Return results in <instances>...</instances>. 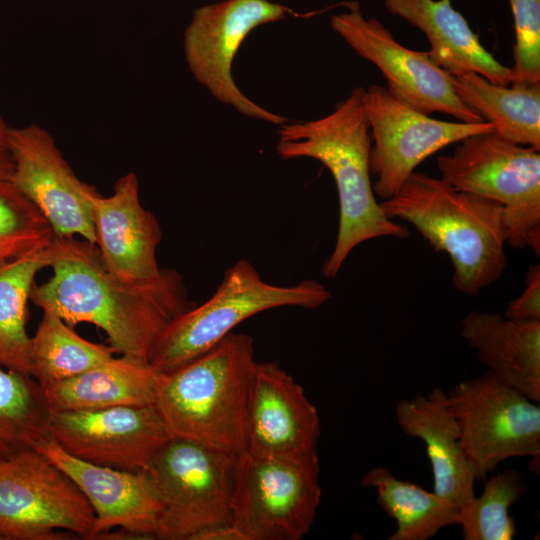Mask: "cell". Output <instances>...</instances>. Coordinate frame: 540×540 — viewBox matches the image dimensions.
Returning a JSON list of instances; mask_svg holds the SVG:
<instances>
[{
	"mask_svg": "<svg viewBox=\"0 0 540 540\" xmlns=\"http://www.w3.org/2000/svg\"><path fill=\"white\" fill-rule=\"evenodd\" d=\"M51 277L33 286L30 301L71 327L102 329L116 353L150 364L168 325L194 306L182 277L168 271L158 283L131 286L104 265L96 245L77 237H54L49 246Z\"/></svg>",
	"mask_w": 540,
	"mask_h": 540,
	"instance_id": "cell-1",
	"label": "cell"
},
{
	"mask_svg": "<svg viewBox=\"0 0 540 540\" xmlns=\"http://www.w3.org/2000/svg\"><path fill=\"white\" fill-rule=\"evenodd\" d=\"M365 89L356 87L328 115L308 122L280 125L277 153L285 160L307 157L321 162L334 178L339 198V228L331 255L322 267L334 278L350 252L380 237H409L376 201L370 180V126L363 105Z\"/></svg>",
	"mask_w": 540,
	"mask_h": 540,
	"instance_id": "cell-2",
	"label": "cell"
},
{
	"mask_svg": "<svg viewBox=\"0 0 540 540\" xmlns=\"http://www.w3.org/2000/svg\"><path fill=\"white\" fill-rule=\"evenodd\" d=\"M257 361L251 336L229 333L168 372H158L155 406L171 437L241 455Z\"/></svg>",
	"mask_w": 540,
	"mask_h": 540,
	"instance_id": "cell-3",
	"label": "cell"
},
{
	"mask_svg": "<svg viewBox=\"0 0 540 540\" xmlns=\"http://www.w3.org/2000/svg\"><path fill=\"white\" fill-rule=\"evenodd\" d=\"M379 204L388 218L409 222L436 251L449 255L459 292L475 296L502 276L506 229L499 203L414 171Z\"/></svg>",
	"mask_w": 540,
	"mask_h": 540,
	"instance_id": "cell-4",
	"label": "cell"
},
{
	"mask_svg": "<svg viewBox=\"0 0 540 540\" xmlns=\"http://www.w3.org/2000/svg\"><path fill=\"white\" fill-rule=\"evenodd\" d=\"M331 297L321 283L311 279L292 286L269 284L247 259H241L226 270L208 300L168 325L153 350L150 365L157 372L171 371L204 353L258 313L284 306L316 309Z\"/></svg>",
	"mask_w": 540,
	"mask_h": 540,
	"instance_id": "cell-5",
	"label": "cell"
},
{
	"mask_svg": "<svg viewBox=\"0 0 540 540\" xmlns=\"http://www.w3.org/2000/svg\"><path fill=\"white\" fill-rule=\"evenodd\" d=\"M437 158L441 180L452 188L493 200L504 208L506 243L540 254V154L493 132L460 141Z\"/></svg>",
	"mask_w": 540,
	"mask_h": 540,
	"instance_id": "cell-6",
	"label": "cell"
},
{
	"mask_svg": "<svg viewBox=\"0 0 540 540\" xmlns=\"http://www.w3.org/2000/svg\"><path fill=\"white\" fill-rule=\"evenodd\" d=\"M238 457L182 438L163 444L147 470L162 505L156 539L191 540L231 523Z\"/></svg>",
	"mask_w": 540,
	"mask_h": 540,
	"instance_id": "cell-7",
	"label": "cell"
},
{
	"mask_svg": "<svg viewBox=\"0 0 540 540\" xmlns=\"http://www.w3.org/2000/svg\"><path fill=\"white\" fill-rule=\"evenodd\" d=\"M318 455L288 459L244 452L234 475L231 523L246 540H300L322 491Z\"/></svg>",
	"mask_w": 540,
	"mask_h": 540,
	"instance_id": "cell-8",
	"label": "cell"
},
{
	"mask_svg": "<svg viewBox=\"0 0 540 540\" xmlns=\"http://www.w3.org/2000/svg\"><path fill=\"white\" fill-rule=\"evenodd\" d=\"M94 511L73 480L38 449L0 459L2 540L87 539Z\"/></svg>",
	"mask_w": 540,
	"mask_h": 540,
	"instance_id": "cell-9",
	"label": "cell"
},
{
	"mask_svg": "<svg viewBox=\"0 0 540 540\" xmlns=\"http://www.w3.org/2000/svg\"><path fill=\"white\" fill-rule=\"evenodd\" d=\"M449 408L476 481L503 461L540 455V406L491 372L447 392Z\"/></svg>",
	"mask_w": 540,
	"mask_h": 540,
	"instance_id": "cell-10",
	"label": "cell"
},
{
	"mask_svg": "<svg viewBox=\"0 0 540 540\" xmlns=\"http://www.w3.org/2000/svg\"><path fill=\"white\" fill-rule=\"evenodd\" d=\"M288 14L296 15L289 7L269 0H224L197 8L183 41L190 72L216 100L242 115L274 125L287 122L241 92L232 77V64L252 30Z\"/></svg>",
	"mask_w": 540,
	"mask_h": 540,
	"instance_id": "cell-11",
	"label": "cell"
},
{
	"mask_svg": "<svg viewBox=\"0 0 540 540\" xmlns=\"http://www.w3.org/2000/svg\"><path fill=\"white\" fill-rule=\"evenodd\" d=\"M347 11L331 16L332 29L362 58L372 62L384 75L389 93L405 105L430 115L440 112L460 122L484 120L455 93L452 75L428 55L396 41L377 19L363 16L357 2Z\"/></svg>",
	"mask_w": 540,
	"mask_h": 540,
	"instance_id": "cell-12",
	"label": "cell"
},
{
	"mask_svg": "<svg viewBox=\"0 0 540 540\" xmlns=\"http://www.w3.org/2000/svg\"><path fill=\"white\" fill-rule=\"evenodd\" d=\"M372 132L370 174L374 194L390 198L415 168L440 149L464 138L493 132L492 124L447 122L431 118L394 98L386 87L372 85L363 94Z\"/></svg>",
	"mask_w": 540,
	"mask_h": 540,
	"instance_id": "cell-13",
	"label": "cell"
},
{
	"mask_svg": "<svg viewBox=\"0 0 540 540\" xmlns=\"http://www.w3.org/2000/svg\"><path fill=\"white\" fill-rule=\"evenodd\" d=\"M14 186L45 217L55 237H80L96 245L95 187L80 180L54 137L38 124L11 127Z\"/></svg>",
	"mask_w": 540,
	"mask_h": 540,
	"instance_id": "cell-14",
	"label": "cell"
},
{
	"mask_svg": "<svg viewBox=\"0 0 540 540\" xmlns=\"http://www.w3.org/2000/svg\"><path fill=\"white\" fill-rule=\"evenodd\" d=\"M49 433L68 454L100 466L147 471L171 437L154 405L51 411Z\"/></svg>",
	"mask_w": 540,
	"mask_h": 540,
	"instance_id": "cell-15",
	"label": "cell"
},
{
	"mask_svg": "<svg viewBox=\"0 0 540 540\" xmlns=\"http://www.w3.org/2000/svg\"><path fill=\"white\" fill-rule=\"evenodd\" d=\"M320 418L314 404L277 362H257L248 396L246 452L288 459L318 455Z\"/></svg>",
	"mask_w": 540,
	"mask_h": 540,
	"instance_id": "cell-16",
	"label": "cell"
},
{
	"mask_svg": "<svg viewBox=\"0 0 540 540\" xmlns=\"http://www.w3.org/2000/svg\"><path fill=\"white\" fill-rule=\"evenodd\" d=\"M96 246L106 268L131 286L158 283L169 269L158 266L156 252L162 239L155 215L144 208L134 172L121 176L113 193L93 197Z\"/></svg>",
	"mask_w": 540,
	"mask_h": 540,
	"instance_id": "cell-17",
	"label": "cell"
},
{
	"mask_svg": "<svg viewBox=\"0 0 540 540\" xmlns=\"http://www.w3.org/2000/svg\"><path fill=\"white\" fill-rule=\"evenodd\" d=\"M63 470L90 503L95 521L87 539L119 528L137 538H154L162 505L147 471L95 465L60 448L52 439L38 448Z\"/></svg>",
	"mask_w": 540,
	"mask_h": 540,
	"instance_id": "cell-18",
	"label": "cell"
},
{
	"mask_svg": "<svg viewBox=\"0 0 540 540\" xmlns=\"http://www.w3.org/2000/svg\"><path fill=\"white\" fill-rule=\"evenodd\" d=\"M395 417L402 432L420 439L433 474V492L458 509L474 497L476 476L462 447L447 392L433 388L427 395L400 400Z\"/></svg>",
	"mask_w": 540,
	"mask_h": 540,
	"instance_id": "cell-19",
	"label": "cell"
},
{
	"mask_svg": "<svg viewBox=\"0 0 540 540\" xmlns=\"http://www.w3.org/2000/svg\"><path fill=\"white\" fill-rule=\"evenodd\" d=\"M384 6L426 35L429 57L452 76L474 72L497 85L512 83L511 68L483 47L451 0H384Z\"/></svg>",
	"mask_w": 540,
	"mask_h": 540,
	"instance_id": "cell-20",
	"label": "cell"
},
{
	"mask_svg": "<svg viewBox=\"0 0 540 540\" xmlns=\"http://www.w3.org/2000/svg\"><path fill=\"white\" fill-rule=\"evenodd\" d=\"M461 336L487 371L540 402V320L471 311L461 321Z\"/></svg>",
	"mask_w": 540,
	"mask_h": 540,
	"instance_id": "cell-21",
	"label": "cell"
},
{
	"mask_svg": "<svg viewBox=\"0 0 540 540\" xmlns=\"http://www.w3.org/2000/svg\"><path fill=\"white\" fill-rule=\"evenodd\" d=\"M157 378L150 364L121 355L42 389L50 411L145 406L155 404Z\"/></svg>",
	"mask_w": 540,
	"mask_h": 540,
	"instance_id": "cell-22",
	"label": "cell"
},
{
	"mask_svg": "<svg viewBox=\"0 0 540 540\" xmlns=\"http://www.w3.org/2000/svg\"><path fill=\"white\" fill-rule=\"evenodd\" d=\"M460 100L511 143L540 150V83L513 82L511 87L467 72L452 76Z\"/></svg>",
	"mask_w": 540,
	"mask_h": 540,
	"instance_id": "cell-23",
	"label": "cell"
},
{
	"mask_svg": "<svg viewBox=\"0 0 540 540\" xmlns=\"http://www.w3.org/2000/svg\"><path fill=\"white\" fill-rule=\"evenodd\" d=\"M361 485L376 493L379 507L396 522L388 540H428L455 525L459 509L421 486L397 478L388 468L368 470Z\"/></svg>",
	"mask_w": 540,
	"mask_h": 540,
	"instance_id": "cell-24",
	"label": "cell"
},
{
	"mask_svg": "<svg viewBox=\"0 0 540 540\" xmlns=\"http://www.w3.org/2000/svg\"><path fill=\"white\" fill-rule=\"evenodd\" d=\"M50 246V245H49ZM49 246L0 264V367L30 375L27 303L36 275L49 267Z\"/></svg>",
	"mask_w": 540,
	"mask_h": 540,
	"instance_id": "cell-25",
	"label": "cell"
},
{
	"mask_svg": "<svg viewBox=\"0 0 540 540\" xmlns=\"http://www.w3.org/2000/svg\"><path fill=\"white\" fill-rule=\"evenodd\" d=\"M30 337V375L41 387L77 376L113 357L114 349L88 341L49 310Z\"/></svg>",
	"mask_w": 540,
	"mask_h": 540,
	"instance_id": "cell-26",
	"label": "cell"
},
{
	"mask_svg": "<svg viewBox=\"0 0 540 540\" xmlns=\"http://www.w3.org/2000/svg\"><path fill=\"white\" fill-rule=\"evenodd\" d=\"M50 413L43 389L31 375L0 367V459L50 440Z\"/></svg>",
	"mask_w": 540,
	"mask_h": 540,
	"instance_id": "cell-27",
	"label": "cell"
},
{
	"mask_svg": "<svg viewBox=\"0 0 540 540\" xmlns=\"http://www.w3.org/2000/svg\"><path fill=\"white\" fill-rule=\"evenodd\" d=\"M521 473L507 468L485 479L483 491L459 509L456 525L464 540H512L516 536L515 518L509 509L526 493Z\"/></svg>",
	"mask_w": 540,
	"mask_h": 540,
	"instance_id": "cell-28",
	"label": "cell"
},
{
	"mask_svg": "<svg viewBox=\"0 0 540 540\" xmlns=\"http://www.w3.org/2000/svg\"><path fill=\"white\" fill-rule=\"evenodd\" d=\"M54 232L40 211L11 182L0 181V264L48 247Z\"/></svg>",
	"mask_w": 540,
	"mask_h": 540,
	"instance_id": "cell-29",
	"label": "cell"
},
{
	"mask_svg": "<svg viewBox=\"0 0 540 540\" xmlns=\"http://www.w3.org/2000/svg\"><path fill=\"white\" fill-rule=\"evenodd\" d=\"M516 42L513 82L540 83V0H509Z\"/></svg>",
	"mask_w": 540,
	"mask_h": 540,
	"instance_id": "cell-30",
	"label": "cell"
},
{
	"mask_svg": "<svg viewBox=\"0 0 540 540\" xmlns=\"http://www.w3.org/2000/svg\"><path fill=\"white\" fill-rule=\"evenodd\" d=\"M504 316L516 321L540 320V265L529 267L522 294L510 302Z\"/></svg>",
	"mask_w": 540,
	"mask_h": 540,
	"instance_id": "cell-31",
	"label": "cell"
},
{
	"mask_svg": "<svg viewBox=\"0 0 540 540\" xmlns=\"http://www.w3.org/2000/svg\"><path fill=\"white\" fill-rule=\"evenodd\" d=\"M11 126L0 113V181L10 179L13 169V159L9 146Z\"/></svg>",
	"mask_w": 540,
	"mask_h": 540,
	"instance_id": "cell-32",
	"label": "cell"
},
{
	"mask_svg": "<svg viewBox=\"0 0 540 540\" xmlns=\"http://www.w3.org/2000/svg\"><path fill=\"white\" fill-rule=\"evenodd\" d=\"M191 540H246L232 523L217 525L195 534Z\"/></svg>",
	"mask_w": 540,
	"mask_h": 540,
	"instance_id": "cell-33",
	"label": "cell"
},
{
	"mask_svg": "<svg viewBox=\"0 0 540 540\" xmlns=\"http://www.w3.org/2000/svg\"><path fill=\"white\" fill-rule=\"evenodd\" d=\"M0 540H2L1 537H0Z\"/></svg>",
	"mask_w": 540,
	"mask_h": 540,
	"instance_id": "cell-34",
	"label": "cell"
}]
</instances>
